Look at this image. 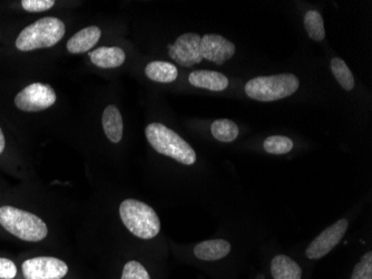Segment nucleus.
<instances>
[{"instance_id":"obj_1","label":"nucleus","mask_w":372,"mask_h":279,"mask_svg":"<svg viewBox=\"0 0 372 279\" xmlns=\"http://www.w3.org/2000/svg\"><path fill=\"white\" fill-rule=\"evenodd\" d=\"M145 135L148 143L159 154L170 156L182 165H192L196 162V154L193 147L164 124L157 122L148 124Z\"/></svg>"},{"instance_id":"obj_2","label":"nucleus","mask_w":372,"mask_h":279,"mask_svg":"<svg viewBox=\"0 0 372 279\" xmlns=\"http://www.w3.org/2000/svg\"><path fill=\"white\" fill-rule=\"evenodd\" d=\"M300 87L297 76L290 73L278 75L258 76L244 87L246 95L258 102H274L293 95Z\"/></svg>"},{"instance_id":"obj_3","label":"nucleus","mask_w":372,"mask_h":279,"mask_svg":"<svg viewBox=\"0 0 372 279\" xmlns=\"http://www.w3.org/2000/svg\"><path fill=\"white\" fill-rule=\"evenodd\" d=\"M65 30V24L60 19L44 17L21 30L16 39V47L21 51L49 49L63 39Z\"/></svg>"},{"instance_id":"obj_4","label":"nucleus","mask_w":372,"mask_h":279,"mask_svg":"<svg viewBox=\"0 0 372 279\" xmlns=\"http://www.w3.org/2000/svg\"><path fill=\"white\" fill-rule=\"evenodd\" d=\"M0 225L21 241L38 243L49 234L45 222L34 213L12 206L0 208Z\"/></svg>"},{"instance_id":"obj_5","label":"nucleus","mask_w":372,"mask_h":279,"mask_svg":"<svg viewBox=\"0 0 372 279\" xmlns=\"http://www.w3.org/2000/svg\"><path fill=\"white\" fill-rule=\"evenodd\" d=\"M120 219L136 237L152 239L161 230V221L153 208L144 202L127 199L120 206Z\"/></svg>"},{"instance_id":"obj_6","label":"nucleus","mask_w":372,"mask_h":279,"mask_svg":"<svg viewBox=\"0 0 372 279\" xmlns=\"http://www.w3.org/2000/svg\"><path fill=\"white\" fill-rule=\"evenodd\" d=\"M56 93L54 88L44 83H33L25 87L15 97V106L25 112H40L54 106Z\"/></svg>"},{"instance_id":"obj_7","label":"nucleus","mask_w":372,"mask_h":279,"mask_svg":"<svg viewBox=\"0 0 372 279\" xmlns=\"http://www.w3.org/2000/svg\"><path fill=\"white\" fill-rule=\"evenodd\" d=\"M201 36L196 33H185L168 45V55L180 66L192 67L201 63Z\"/></svg>"},{"instance_id":"obj_8","label":"nucleus","mask_w":372,"mask_h":279,"mask_svg":"<svg viewBox=\"0 0 372 279\" xmlns=\"http://www.w3.org/2000/svg\"><path fill=\"white\" fill-rule=\"evenodd\" d=\"M25 279H62L68 273V266L55 257H35L21 266Z\"/></svg>"},{"instance_id":"obj_9","label":"nucleus","mask_w":372,"mask_h":279,"mask_svg":"<svg viewBox=\"0 0 372 279\" xmlns=\"http://www.w3.org/2000/svg\"><path fill=\"white\" fill-rule=\"evenodd\" d=\"M348 220L340 219L334 222L330 227L324 229L306 250V256L309 259L317 260L328 255L331 250L339 245L345 232L348 230Z\"/></svg>"},{"instance_id":"obj_10","label":"nucleus","mask_w":372,"mask_h":279,"mask_svg":"<svg viewBox=\"0 0 372 279\" xmlns=\"http://www.w3.org/2000/svg\"><path fill=\"white\" fill-rule=\"evenodd\" d=\"M201 56L203 60L222 66L223 64L235 56V45L226 37L217 34H207L201 37Z\"/></svg>"},{"instance_id":"obj_11","label":"nucleus","mask_w":372,"mask_h":279,"mask_svg":"<svg viewBox=\"0 0 372 279\" xmlns=\"http://www.w3.org/2000/svg\"><path fill=\"white\" fill-rule=\"evenodd\" d=\"M189 82L193 86L212 92H222L230 85V81L224 74L207 69H198L191 73L189 75Z\"/></svg>"},{"instance_id":"obj_12","label":"nucleus","mask_w":372,"mask_h":279,"mask_svg":"<svg viewBox=\"0 0 372 279\" xmlns=\"http://www.w3.org/2000/svg\"><path fill=\"white\" fill-rule=\"evenodd\" d=\"M102 36V30L97 26H90L83 28L68 39L67 42V51L72 54H81L90 51L96 45Z\"/></svg>"},{"instance_id":"obj_13","label":"nucleus","mask_w":372,"mask_h":279,"mask_svg":"<svg viewBox=\"0 0 372 279\" xmlns=\"http://www.w3.org/2000/svg\"><path fill=\"white\" fill-rule=\"evenodd\" d=\"M90 58L101 69H116L123 65L127 54L120 47H99L90 51Z\"/></svg>"},{"instance_id":"obj_14","label":"nucleus","mask_w":372,"mask_h":279,"mask_svg":"<svg viewBox=\"0 0 372 279\" xmlns=\"http://www.w3.org/2000/svg\"><path fill=\"white\" fill-rule=\"evenodd\" d=\"M231 250V243L226 239H213L198 243L194 248V255L201 260H220L226 257Z\"/></svg>"},{"instance_id":"obj_15","label":"nucleus","mask_w":372,"mask_h":279,"mask_svg":"<svg viewBox=\"0 0 372 279\" xmlns=\"http://www.w3.org/2000/svg\"><path fill=\"white\" fill-rule=\"evenodd\" d=\"M103 129L109 141L118 143L123 138V117L115 106H108L103 112Z\"/></svg>"},{"instance_id":"obj_16","label":"nucleus","mask_w":372,"mask_h":279,"mask_svg":"<svg viewBox=\"0 0 372 279\" xmlns=\"http://www.w3.org/2000/svg\"><path fill=\"white\" fill-rule=\"evenodd\" d=\"M271 274L274 279H302L300 266L285 255H278L272 259Z\"/></svg>"},{"instance_id":"obj_17","label":"nucleus","mask_w":372,"mask_h":279,"mask_svg":"<svg viewBox=\"0 0 372 279\" xmlns=\"http://www.w3.org/2000/svg\"><path fill=\"white\" fill-rule=\"evenodd\" d=\"M145 75L150 78V81L157 83H172L176 81L178 71L173 64L163 60H154L147 64L145 67Z\"/></svg>"},{"instance_id":"obj_18","label":"nucleus","mask_w":372,"mask_h":279,"mask_svg":"<svg viewBox=\"0 0 372 279\" xmlns=\"http://www.w3.org/2000/svg\"><path fill=\"white\" fill-rule=\"evenodd\" d=\"M211 132L217 141L228 143V142L237 140L240 130L233 121L228 120V119H220V120L214 121L212 123Z\"/></svg>"},{"instance_id":"obj_19","label":"nucleus","mask_w":372,"mask_h":279,"mask_svg":"<svg viewBox=\"0 0 372 279\" xmlns=\"http://www.w3.org/2000/svg\"><path fill=\"white\" fill-rule=\"evenodd\" d=\"M330 67L333 75L343 90H348V92L354 90V84H356L354 74L349 69L348 65L345 64V60L339 58H333L330 62Z\"/></svg>"},{"instance_id":"obj_20","label":"nucleus","mask_w":372,"mask_h":279,"mask_svg":"<svg viewBox=\"0 0 372 279\" xmlns=\"http://www.w3.org/2000/svg\"><path fill=\"white\" fill-rule=\"evenodd\" d=\"M304 27L310 39L315 42H321L326 37L324 21L321 14L317 10H309L304 16Z\"/></svg>"},{"instance_id":"obj_21","label":"nucleus","mask_w":372,"mask_h":279,"mask_svg":"<svg viewBox=\"0 0 372 279\" xmlns=\"http://www.w3.org/2000/svg\"><path fill=\"white\" fill-rule=\"evenodd\" d=\"M294 143L291 138L283 135H272L265 138L263 147L267 154L281 156L291 152Z\"/></svg>"},{"instance_id":"obj_22","label":"nucleus","mask_w":372,"mask_h":279,"mask_svg":"<svg viewBox=\"0 0 372 279\" xmlns=\"http://www.w3.org/2000/svg\"><path fill=\"white\" fill-rule=\"evenodd\" d=\"M350 279H372V252H368L354 266Z\"/></svg>"},{"instance_id":"obj_23","label":"nucleus","mask_w":372,"mask_h":279,"mask_svg":"<svg viewBox=\"0 0 372 279\" xmlns=\"http://www.w3.org/2000/svg\"><path fill=\"white\" fill-rule=\"evenodd\" d=\"M122 279H150V277L143 265L132 260L124 266Z\"/></svg>"},{"instance_id":"obj_24","label":"nucleus","mask_w":372,"mask_h":279,"mask_svg":"<svg viewBox=\"0 0 372 279\" xmlns=\"http://www.w3.org/2000/svg\"><path fill=\"white\" fill-rule=\"evenodd\" d=\"M54 0H23L21 6L28 12H46L53 8Z\"/></svg>"},{"instance_id":"obj_25","label":"nucleus","mask_w":372,"mask_h":279,"mask_svg":"<svg viewBox=\"0 0 372 279\" xmlns=\"http://www.w3.org/2000/svg\"><path fill=\"white\" fill-rule=\"evenodd\" d=\"M17 275L15 263L10 259L0 258V279H12Z\"/></svg>"},{"instance_id":"obj_26","label":"nucleus","mask_w":372,"mask_h":279,"mask_svg":"<svg viewBox=\"0 0 372 279\" xmlns=\"http://www.w3.org/2000/svg\"><path fill=\"white\" fill-rule=\"evenodd\" d=\"M6 147V141H5V135H3V130L0 129V154H3Z\"/></svg>"}]
</instances>
